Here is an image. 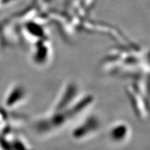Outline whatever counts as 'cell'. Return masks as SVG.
<instances>
[{"label": "cell", "instance_id": "1", "mask_svg": "<svg viewBox=\"0 0 150 150\" xmlns=\"http://www.w3.org/2000/svg\"><path fill=\"white\" fill-rule=\"evenodd\" d=\"M110 138L112 141L115 143H120L126 140L127 137V128H122V127H115L110 129Z\"/></svg>", "mask_w": 150, "mask_h": 150}]
</instances>
